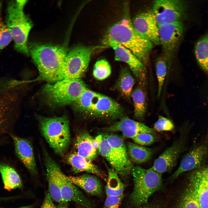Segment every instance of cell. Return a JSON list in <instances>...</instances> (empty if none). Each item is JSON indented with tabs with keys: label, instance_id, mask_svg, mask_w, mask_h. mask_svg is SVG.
I'll return each mask as SVG.
<instances>
[{
	"label": "cell",
	"instance_id": "cell-1",
	"mask_svg": "<svg viewBox=\"0 0 208 208\" xmlns=\"http://www.w3.org/2000/svg\"><path fill=\"white\" fill-rule=\"evenodd\" d=\"M102 42L105 46L111 47L118 44L126 47L145 66L148 63L153 47L152 43L137 32L129 17L124 18L110 26Z\"/></svg>",
	"mask_w": 208,
	"mask_h": 208
},
{
	"label": "cell",
	"instance_id": "cell-2",
	"mask_svg": "<svg viewBox=\"0 0 208 208\" xmlns=\"http://www.w3.org/2000/svg\"><path fill=\"white\" fill-rule=\"evenodd\" d=\"M72 104L75 112L86 118L114 120L123 114L122 108L115 101L88 88Z\"/></svg>",
	"mask_w": 208,
	"mask_h": 208
},
{
	"label": "cell",
	"instance_id": "cell-3",
	"mask_svg": "<svg viewBox=\"0 0 208 208\" xmlns=\"http://www.w3.org/2000/svg\"><path fill=\"white\" fill-rule=\"evenodd\" d=\"M28 49L38 71V79L53 83L64 62L68 53L65 48L34 43L29 45Z\"/></svg>",
	"mask_w": 208,
	"mask_h": 208
},
{
	"label": "cell",
	"instance_id": "cell-4",
	"mask_svg": "<svg viewBox=\"0 0 208 208\" xmlns=\"http://www.w3.org/2000/svg\"><path fill=\"white\" fill-rule=\"evenodd\" d=\"M87 88L81 79H64L45 84L42 87L40 94L46 105L59 107L72 104Z\"/></svg>",
	"mask_w": 208,
	"mask_h": 208
},
{
	"label": "cell",
	"instance_id": "cell-5",
	"mask_svg": "<svg viewBox=\"0 0 208 208\" xmlns=\"http://www.w3.org/2000/svg\"><path fill=\"white\" fill-rule=\"evenodd\" d=\"M27 1L13 0L8 2L5 24L11 34L15 49L20 53L29 56L27 42L33 24L24 11Z\"/></svg>",
	"mask_w": 208,
	"mask_h": 208
},
{
	"label": "cell",
	"instance_id": "cell-6",
	"mask_svg": "<svg viewBox=\"0 0 208 208\" xmlns=\"http://www.w3.org/2000/svg\"><path fill=\"white\" fill-rule=\"evenodd\" d=\"M37 118L42 133L50 146L57 154H64L68 148L70 140L69 122L67 116L38 115Z\"/></svg>",
	"mask_w": 208,
	"mask_h": 208
},
{
	"label": "cell",
	"instance_id": "cell-7",
	"mask_svg": "<svg viewBox=\"0 0 208 208\" xmlns=\"http://www.w3.org/2000/svg\"><path fill=\"white\" fill-rule=\"evenodd\" d=\"M131 173L134 187L130 201L135 206L146 204L150 196L161 187L162 174L152 167L146 169L138 166H134Z\"/></svg>",
	"mask_w": 208,
	"mask_h": 208
},
{
	"label": "cell",
	"instance_id": "cell-8",
	"mask_svg": "<svg viewBox=\"0 0 208 208\" xmlns=\"http://www.w3.org/2000/svg\"><path fill=\"white\" fill-rule=\"evenodd\" d=\"M94 49L92 46L82 45L72 49L68 52L53 83L64 79H81L88 68Z\"/></svg>",
	"mask_w": 208,
	"mask_h": 208
},
{
	"label": "cell",
	"instance_id": "cell-9",
	"mask_svg": "<svg viewBox=\"0 0 208 208\" xmlns=\"http://www.w3.org/2000/svg\"><path fill=\"white\" fill-rule=\"evenodd\" d=\"M187 10L185 2L180 0H157L152 11L158 25L181 22Z\"/></svg>",
	"mask_w": 208,
	"mask_h": 208
},
{
	"label": "cell",
	"instance_id": "cell-10",
	"mask_svg": "<svg viewBox=\"0 0 208 208\" xmlns=\"http://www.w3.org/2000/svg\"><path fill=\"white\" fill-rule=\"evenodd\" d=\"M158 29L160 44L169 64L182 37L184 25L182 22H177L158 25Z\"/></svg>",
	"mask_w": 208,
	"mask_h": 208
},
{
	"label": "cell",
	"instance_id": "cell-11",
	"mask_svg": "<svg viewBox=\"0 0 208 208\" xmlns=\"http://www.w3.org/2000/svg\"><path fill=\"white\" fill-rule=\"evenodd\" d=\"M131 21L134 28L140 35L153 44H160L158 25L152 10L139 13Z\"/></svg>",
	"mask_w": 208,
	"mask_h": 208
},
{
	"label": "cell",
	"instance_id": "cell-12",
	"mask_svg": "<svg viewBox=\"0 0 208 208\" xmlns=\"http://www.w3.org/2000/svg\"><path fill=\"white\" fill-rule=\"evenodd\" d=\"M184 140L181 136L155 160L152 167L161 174L171 170L184 150Z\"/></svg>",
	"mask_w": 208,
	"mask_h": 208
},
{
	"label": "cell",
	"instance_id": "cell-13",
	"mask_svg": "<svg viewBox=\"0 0 208 208\" xmlns=\"http://www.w3.org/2000/svg\"><path fill=\"white\" fill-rule=\"evenodd\" d=\"M190 180L189 191L200 208H208V170L205 167L194 171Z\"/></svg>",
	"mask_w": 208,
	"mask_h": 208
},
{
	"label": "cell",
	"instance_id": "cell-14",
	"mask_svg": "<svg viewBox=\"0 0 208 208\" xmlns=\"http://www.w3.org/2000/svg\"><path fill=\"white\" fill-rule=\"evenodd\" d=\"M111 47L114 51L115 60L127 63L140 84L143 86L144 85L146 79L144 65L126 47L118 44L113 45Z\"/></svg>",
	"mask_w": 208,
	"mask_h": 208
},
{
	"label": "cell",
	"instance_id": "cell-15",
	"mask_svg": "<svg viewBox=\"0 0 208 208\" xmlns=\"http://www.w3.org/2000/svg\"><path fill=\"white\" fill-rule=\"evenodd\" d=\"M120 120L104 130L108 132H121L126 138L133 139L143 133L155 134L154 129L141 122L132 120L127 116L121 118Z\"/></svg>",
	"mask_w": 208,
	"mask_h": 208
},
{
	"label": "cell",
	"instance_id": "cell-16",
	"mask_svg": "<svg viewBox=\"0 0 208 208\" xmlns=\"http://www.w3.org/2000/svg\"><path fill=\"white\" fill-rule=\"evenodd\" d=\"M60 189L63 203L74 201L84 208H95L92 203L62 172L60 174Z\"/></svg>",
	"mask_w": 208,
	"mask_h": 208
},
{
	"label": "cell",
	"instance_id": "cell-17",
	"mask_svg": "<svg viewBox=\"0 0 208 208\" xmlns=\"http://www.w3.org/2000/svg\"><path fill=\"white\" fill-rule=\"evenodd\" d=\"M44 163L49 192L53 200L59 203H63L60 183V174L62 171L58 164L46 152L44 154Z\"/></svg>",
	"mask_w": 208,
	"mask_h": 208
},
{
	"label": "cell",
	"instance_id": "cell-18",
	"mask_svg": "<svg viewBox=\"0 0 208 208\" xmlns=\"http://www.w3.org/2000/svg\"><path fill=\"white\" fill-rule=\"evenodd\" d=\"M207 151L206 147L203 145L192 149L183 158L179 167L172 175L171 179L174 180L184 172L199 167Z\"/></svg>",
	"mask_w": 208,
	"mask_h": 208
},
{
	"label": "cell",
	"instance_id": "cell-19",
	"mask_svg": "<svg viewBox=\"0 0 208 208\" xmlns=\"http://www.w3.org/2000/svg\"><path fill=\"white\" fill-rule=\"evenodd\" d=\"M16 153L19 159L33 174L37 173V168L33 148L27 140L12 135Z\"/></svg>",
	"mask_w": 208,
	"mask_h": 208
},
{
	"label": "cell",
	"instance_id": "cell-20",
	"mask_svg": "<svg viewBox=\"0 0 208 208\" xmlns=\"http://www.w3.org/2000/svg\"><path fill=\"white\" fill-rule=\"evenodd\" d=\"M98 150L118 174L125 177L131 172L122 162L104 135Z\"/></svg>",
	"mask_w": 208,
	"mask_h": 208
},
{
	"label": "cell",
	"instance_id": "cell-21",
	"mask_svg": "<svg viewBox=\"0 0 208 208\" xmlns=\"http://www.w3.org/2000/svg\"><path fill=\"white\" fill-rule=\"evenodd\" d=\"M68 178L73 183L91 195L100 196L102 194L101 183L95 176L86 174L78 176H68Z\"/></svg>",
	"mask_w": 208,
	"mask_h": 208
},
{
	"label": "cell",
	"instance_id": "cell-22",
	"mask_svg": "<svg viewBox=\"0 0 208 208\" xmlns=\"http://www.w3.org/2000/svg\"><path fill=\"white\" fill-rule=\"evenodd\" d=\"M68 163L75 173L85 172L94 174L106 180L105 176L90 160L77 153H71L67 157Z\"/></svg>",
	"mask_w": 208,
	"mask_h": 208
},
{
	"label": "cell",
	"instance_id": "cell-23",
	"mask_svg": "<svg viewBox=\"0 0 208 208\" xmlns=\"http://www.w3.org/2000/svg\"><path fill=\"white\" fill-rule=\"evenodd\" d=\"M93 138L86 132L80 133L75 143V153L90 160L94 159L97 156V150L94 144Z\"/></svg>",
	"mask_w": 208,
	"mask_h": 208
},
{
	"label": "cell",
	"instance_id": "cell-24",
	"mask_svg": "<svg viewBox=\"0 0 208 208\" xmlns=\"http://www.w3.org/2000/svg\"><path fill=\"white\" fill-rule=\"evenodd\" d=\"M104 135L124 164L131 172L134 166L130 159L127 146L122 139L116 135L111 133Z\"/></svg>",
	"mask_w": 208,
	"mask_h": 208
},
{
	"label": "cell",
	"instance_id": "cell-25",
	"mask_svg": "<svg viewBox=\"0 0 208 208\" xmlns=\"http://www.w3.org/2000/svg\"><path fill=\"white\" fill-rule=\"evenodd\" d=\"M0 173L5 190L10 192L22 187V183L20 176L12 167L0 164Z\"/></svg>",
	"mask_w": 208,
	"mask_h": 208
},
{
	"label": "cell",
	"instance_id": "cell-26",
	"mask_svg": "<svg viewBox=\"0 0 208 208\" xmlns=\"http://www.w3.org/2000/svg\"><path fill=\"white\" fill-rule=\"evenodd\" d=\"M129 157L132 161L138 164H142L148 161L151 157L153 150L150 148L129 142L127 146Z\"/></svg>",
	"mask_w": 208,
	"mask_h": 208
},
{
	"label": "cell",
	"instance_id": "cell-27",
	"mask_svg": "<svg viewBox=\"0 0 208 208\" xmlns=\"http://www.w3.org/2000/svg\"><path fill=\"white\" fill-rule=\"evenodd\" d=\"M108 176L105 192L107 196L123 194L125 185L120 180L118 174L113 169L107 168Z\"/></svg>",
	"mask_w": 208,
	"mask_h": 208
},
{
	"label": "cell",
	"instance_id": "cell-28",
	"mask_svg": "<svg viewBox=\"0 0 208 208\" xmlns=\"http://www.w3.org/2000/svg\"><path fill=\"white\" fill-rule=\"evenodd\" d=\"M194 53L199 65L203 71L208 74V32L196 42Z\"/></svg>",
	"mask_w": 208,
	"mask_h": 208
},
{
	"label": "cell",
	"instance_id": "cell-29",
	"mask_svg": "<svg viewBox=\"0 0 208 208\" xmlns=\"http://www.w3.org/2000/svg\"><path fill=\"white\" fill-rule=\"evenodd\" d=\"M135 83V79L129 70L125 68L120 73L116 86L122 96L129 98L131 96Z\"/></svg>",
	"mask_w": 208,
	"mask_h": 208
},
{
	"label": "cell",
	"instance_id": "cell-30",
	"mask_svg": "<svg viewBox=\"0 0 208 208\" xmlns=\"http://www.w3.org/2000/svg\"><path fill=\"white\" fill-rule=\"evenodd\" d=\"M14 95L12 91L5 89L0 92V129L7 119L8 114L12 112Z\"/></svg>",
	"mask_w": 208,
	"mask_h": 208
},
{
	"label": "cell",
	"instance_id": "cell-31",
	"mask_svg": "<svg viewBox=\"0 0 208 208\" xmlns=\"http://www.w3.org/2000/svg\"><path fill=\"white\" fill-rule=\"evenodd\" d=\"M132 97L134 105V115L140 120H143L146 112V97L144 93L141 88H135L132 92Z\"/></svg>",
	"mask_w": 208,
	"mask_h": 208
},
{
	"label": "cell",
	"instance_id": "cell-32",
	"mask_svg": "<svg viewBox=\"0 0 208 208\" xmlns=\"http://www.w3.org/2000/svg\"><path fill=\"white\" fill-rule=\"evenodd\" d=\"M111 73L109 63L105 59H101L95 63L93 71L94 78L99 80H103L108 77Z\"/></svg>",
	"mask_w": 208,
	"mask_h": 208
},
{
	"label": "cell",
	"instance_id": "cell-33",
	"mask_svg": "<svg viewBox=\"0 0 208 208\" xmlns=\"http://www.w3.org/2000/svg\"><path fill=\"white\" fill-rule=\"evenodd\" d=\"M167 62L164 57H160L157 60L156 63V71L158 81V91L157 95L160 96L164 81L166 75Z\"/></svg>",
	"mask_w": 208,
	"mask_h": 208
},
{
	"label": "cell",
	"instance_id": "cell-34",
	"mask_svg": "<svg viewBox=\"0 0 208 208\" xmlns=\"http://www.w3.org/2000/svg\"><path fill=\"white\" fill-rule=\"evenodd\" d=\"M1 4L0 3V50L7 46L12 40L11 34L1 15Z\"/></svg>",
	"mask_w": 208,
	"mask_h": 208
},
{
	"label": "cell",
	"instance_id": "cell-35",
	"mask_svg": "<svg viewBox=\"0 0 208 208\" xmlns=\"http://www.w3.org/2000/svg\"><path fill=\"white\" fill-rule=\"evenodd\" d=\"M174 128V125L170 120L160 116L153 126L154 129L158 131H171Z\"/></svg>",
	"mask_w": 208,
	"mask_h": 208
},
{
	"label": "cell",
	"instance_id": "cell-36",
	"mask_svg": "<svg viewBox=\"0 0 208 208\" xmlns=\"http://www.w3.org/2000/svg\"><path fill=\"white\" fill-rule=\"evenodd\" d=\"M178 208H200L196 199L188 191L182 198Z\"/></svg>",
	"mask_w": 208,
	"mask_h": 208
},
{
	"label": "cell",
	"instance_id": "cell-37",
	"mask_svg": "<svg viewBox=\"0 0 208 208\" xmlns=\"http://www.w3.org/2000/svg\"><path fill=\"white\" fill-rule=\"evenodd\" d=\"M132 139L135 143L141 146L151 145L156 140L153 134L147 133L138 135Z\"/></svg>",
	"mask_w": 208,
	"mask_h": 208
},
{
	"label": "cell",
	"instance_id": "cell-38",
	"mask_svg": "<svg viewBox=\"0 0 208 208\" xmlns=\"http://www.w3.org/2000/svg\"><path fill=\"white\" fill-rule=\"evenodd\" d=\"M123 197V194L117 196H107L103 208H119Z\"/></svg>",
	"mask_w": 208,
	"mask_h": 208
},
{
	"label": "cell",
	"instance_id": "cell-39",
	"mask_svg": "<svg viewBox=\"0 0 208 208\" xmlns=\"http://www.w3.org/2000/svg\"><path fill=\"white\" fill-rule=\"evenodd\" d=\"M49 192L47 193L40 208H57Z\"/></svg>",
	"mask_w": 208,
	"mask_h": 208
},
{
	"label": "cell",
	"instance_id": "cell-40",
	"mask_svg": "<svg viewBox=\"0 0 208 208\" xmlns=\"http://www.w3.org/2000/svg\"><path fill=\"white\" fill-rule=\"evenodd\" d=\"M103 138V135H99L94 138L93 144L94 146L97 150H98L99 146L102 141Z\"/></svg>",
	"mask_w": 208,
	"mask_h": 208
},
{
	"label": "cell",
	"instance_id": "cell-41",
	"mask_svg": "<svg viewBox=\"0 0 208 208\" xmlns=\"http://www.w3.org/2000/svg\"><path fill=\"white\" fill-rule=\"evenodd\" d=\"M14 198L15 196H14L0 197V202L12 200L14 199Z\"/></svg>",
	"mask_w": 208,
	"mask_h": 208
},
{
	"label": "cell",
	"instance_id": "cell-42",
	"mask_svg": "<svg viewBox=\"0 0 208 208\" xmlns=\"http://www.w3.org/2000/svg\"><path fill=\"white\" fill-rule=\"evenodd\" d=\"M32 208V205H29V206H25L23 207H22L18 208ZM0 208H3V207H0Z\"/></svg>",
	"mask_w": 208,
	"mask_h": 208
},
{
	"label": "cell",
	"instance_id": "cell-43",
	"mask_svg": "<svg viewBox=\"0 0 208 208\" xmlns=\"http://www.w3.org/2000/svg\"><path fill=\"white\" fill-rule=\"evenodd\" d=\"M57 208H68L62 205H60V206H59Z\"/></svg>",
	"mask_w": 208,
	"mask_h": 208
},
{
	"label": "cell",
	"instance_id": "cell-44",
	"mask_svg": "<svg viewBox=\"0 0 208 208\" xmlns=\"http://www.w3.org/2000/svg\"><path fill=\"white\" fill-rule=\"evenodd\" d=\"M206 169L208 170V165L207 166L205 167Z\"/></svg>",
	"mask_w": 208,
	"mask_h": 208
},
{
	"label": "cell",
	"instance_id": "cell-45",
	"mask_svg": "<svg viewBox=\"0 0 208 208\" xmlns=\"http://www.w3.org/2000/svg\"><path fill=\"white\" fill-rule=\"evenodd\" d=\"M79 208H83V207H81Z\"/></svg>",
	"mask_w": 208,
	"mask_h": 208
},
{
	"label": "cell",
	"instance_id": "cell-46",
	"mask_svg": "<svg viewBox=\"0 0 208 208\" xmlns=\"http://www.w3.org/2000/svg\"><path fill=\"white\" fill-rule=\"evenodd\" d=\"M147 208V207H145V208Z\"/></svg>",
	"mask_w": 208,
	"mask_h": 208
}]
</instances>
